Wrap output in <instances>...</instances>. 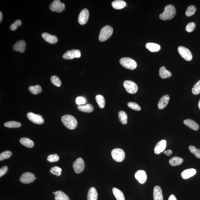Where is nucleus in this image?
<instances>
[{"instance_id": "nucleus-1", "label": "nucleus", "mask_w": 200, "mask_h": 200, "mask_svg": "<svg viewBox=\"0 0 200 200\" xmlns=\"http://www.w3.org/2000/svg\"><path fill=\"white\" fill-rule=\"evenodd\" d=\"M176 14L175 7L171 5H169L165 8L164 12L160 14L159 18L163 20H171L175 17Z\"/></svg>"}, {"instance_id": "nucleus-2", "label": "nucleus", "mask_w": 200, "mask_h": 200, "mask_svg": "<svg viewBox=\"0 0 200 200\" xmlns=\"http://www.w3.org/2000/svg\"><path fill=\"white\" fill-rule=\"evenodd\" d=\"M61 121L64 125L70 130L75 129L78 125L76 118L71 115H66L62 116Z\"/></svg>"}, {"instance_id": "nucleus-3", "label": "nucleus", "mask_w": 200, "mask_h": 200, "mask_svg": "<svg viewBox=\"0 0 200 200\" xmlns=\"http://www.w3.org/2000/svg\"><path fill=\"white\" fill-rule=\"evenodd\" d=\"M113 29L109 25H106L102 28L100 30L99 39L100 42L106 41L112 34Z\"/></svg>"}, {"instance_id": "nucleus-4", "label": "nucleus", "mask_w": 200, "mask_h": 200, "mask_svg": "<svg viewBox=\"0 0 200 200\" xmlns=\"http://www.w3.org/2000/svg\"><path fill=\"white\" fill-rule=\"evenodd\" d=\"M119 62L122 66L128 69L134 70L137 66V64L135 61L129 57H123L120 60Z\"/></svg>"}, {"instance_id": "nucleus-5", "label": "nucleus", "mask_w": 200, "mask_h": 200, "mask_svg": "<svg viewBox=\"0 0 200 200\" xmlns=\"http://www.w3.org/2000/svg\"><path fill=\"white\" fill-rule=\"evenodd\" d=\"M111 155L113 159L117 162H122L125 158V153L124 150L120 148L115 149L112 150Z\"/></svg>"}, {"instance_id": "nucleus-6", "label": "nucleus", "mask_w": 200, "mask_h": 200, "mask_svg": "<svg viewBox=\"0 0 200 200\" xmlns=\"http://www.w3.org/2000/svg\"><path fill=\"white\" fill-rule=\"evenodd\" d=\"M124 86L126 91L129 94H135L138 91V86L137 84L132 81L128 80L125 81Z\"/></svg>"}, {"instance_id": "nucleus-7", "label": "nucleus", "mask_w": 200, "mask_h": 200, "mask_svg": "<svg viewBox=\"0 0 200 200\" xmlns=\"http://www.w3.org/2000/svg\"><path fill=\"white\" fill-rule=\"evenodd\" d=\"M49 9L53 12H61L64 10L65 5L61 2L60 0H55L49 6Z\"/></svg>"}, {"instance_id": "nucleus-8", "label": "nucleus", "mask_w": 200, "mask_h": 200, "mask_svg": "<svg viewBox=\"0 0 200 200\" xmlns=\"http://www.w3.org/2000/svg\"><path fill=\"white\" fill-rule=\"evenodd\" d=\"M179 54L185 60L190 61L192 59V55L189 49L183 46H180L178 48Z\"/></svg>"}, {"instance_id": "nucleus-9", "label": "nucleus", "mask_w": 200, "mask_h": 200, "mask_svg": "<svg viewBox=\"0 0 200 200\" xmlns=\"http://www.w3.org/2000/svg\"><path fill=\"white\" fill-rule=\"evenodd\" d=\"M73 167L76 174H80L84 171L85 168L84 161L82 158H78L73 163Z\"/></svg>"}, {"instance_id": "nucleus-10", "label": "nucleus", "mask_w": 200, "mask_h": 200, "mask_svg": "<svg viewBox=\"0 0 200 200\" xmlns=\"http://www.w3.org/2000/svg\"><path fill=\"white\" fill-rule=\"evenodd\" d=\"M27 118L35 124H42L44 122V119L41 115L38 114H35L32 112H29L27 114Z\"/></svg>"}, {"instance_id": "nucleus-11", "label": "nucleus", "mask_w": 200, "mask_h": 200, "mask_svg": "<svg viewBox=\"0 0 200 200\" xmlns=\"http://www.w3.org/2000/svg\"><path fill=\"white\" fill-rule=\"evenodd\" d=\"M81 57V52L79 50H73L67 51L63 54L62 57L65 60H72L75 58H79Z\"/></svg>"}, {"instance_id": "nucleus-12", "label": "nucleus", "mask_w": 200, "mask_h": 200, "mask_svg": "<svg viewBox=\"0 0 200 200\" xmlns=\"http://www.w3.org/2000/svg\"><path fill=\"white\" fill-rule=\"evenodd\" d=\"M36 179L34 174L32 173L27 172L21 176L20 180L22 183L28 184L33 182Z\"/></svg>"}, {"instance_id": "nucleus-13", "label": "nucleus", "mask_w": 200, "mask_h": 200, "mask_svg": "<svg viewBox=\"0 0 200 200\" xmlns=\"http://www.w3.org/2000/svg\"><path fill=\"white\" fill-rule=\"evenodd\" d=\"M89 17V12L88 9H84L82 11L78 17V22L80 24H85L88 20Z\"/></svg>"}, {"instance_id": "nucleus-14", "label": "nucleus", "mask_w": 200, "mask_h": 200, "mask_svg": "<svg viewBox=\"0 0 200 200\" xmlns=\"http://www.w3.org/2000/svg\"><path fill=\"white\" fill-rule=\"evenodd\" d=\"M135 177L140 184H143L146 181L147 175L145 171L143 170H139L135 174Z\"/></svg>"}, {"instance_id": "nucleus-15", "label": "nucleus", "mask_w": 200, "mask_h": 200, "mask_svg": "<svg viewBox=\"0 0 200 200\" xmlns=\"http://www.w3.org/2000/svg\"><path fill=\"white\" fill-rule=\"evenodd\" d=\"M166 146V142L165 140H162L158 142L154 149L155 154L158 155L162 152L165 150Z\"/></svg>"}, {"instance_id": "nucleus-16", "label": "nucleus", "mask_w": 200, "mask_h": 200, "mask_svg": "<svg viewBox=\"0 0 200 200\" xmlns=\"http://www.w3.org/2000/svg\"><path fill=\"white\" fill-rule=\"evenodd\" d=\"M42 36L46 42L51 44H55L58 41V39L57 36L47 33H43Z\"/></svg>"}, {"instance_id": "nucleus-17", "label": "nucleus", "mask_w": 200, "mask_h": 200, "mask_svg": "<svg viewBox=\"0 0 200 200\" xmlns=\"http://www.w3.org/2000/svg\"><path fill=\"white\" fill-rule=\"evenodd\" d=\"M25 48L26 43L23 40H20L17 42L13 47L14 51L21 53L24 52Z\"/></svg>"}, {"instance_id": "nucleus-18", "label": "nucleus", "mask_w": 200, "mask_h": 200, "mask_svg": "<svg viewBox=\"0 0 200 200\" xmlns=\"http://www.w3.org/2000/svg\"><path fill=\"white\" fill-rule=\"evenodd\" d=\"M153 199L154 200H164L162 190L161 187L156 186L153 189Z\"/></svg>"}, {"instance_id": "nucleus-19", "label": "nucleus", "mask_w": 200, "mask_h": 200, "mask_svg": "<svg viewBox=\"0 0 200 200\" xmlns=\"http://www.w3.org/2000/svg\"><path fill=\"white\" fill-rule=\"evenodd\" d=\"M170 97L168 95L163 96L161 97L158 103V108L159 109H164L168 103Z\"/></svg>"}, {"instance_id": "nucleus-20", "label": "nucleus", "mask_w": 200, "mask_h": 200, "mask_svg": "<svg viewBox=\"0 0 200 200\" xmlns=\"http://www.w3.org/2000/svg\"><path fill=\"white\" fill-rule=\"evenodd\" d=\"M196 171L194 169H188L183 171L181 173L182 178L186 180L193 177L196 174Z\"/></svg>"}, {"instance_id": "nucleus-21", "label": "nucleus", "mask_w": 200, "mask_h": 200, "mask_svg": "<svg viewBox=\"0 0 200 200\" xmlns=\"http://www.w3.org/2000/svg\"><path fill=\"white\" fill-rule=\"evenodd\" d=\"M98 198V193L96 189L94 187H91L88 192V200H97Z\"/></svg>"}, {"instance_id": "nucleus-22", "label": "nucleus", "mask_w": 200, "mask_h": 200, "mask_svg": "<svg viewBox=\"0 0 200 200\" xmlns=\"http://www.w3.org/2000/svg\"><path fill=\"white\" fill-rule=\"evenodd\" d=\"M186 125L195 131H197L199 129V126L197 123L193 120L187 119L183 122Z\"/></svg>"}, {"instance_id": "nucleus-23", "label": "nucleus", "mask_w": 200, "mask_h": 200, "mask_svg": "<svg viewBox=\"0 0 200 200\" xmlns=\"http://www.w3.org/2000/svg\"><path fill=\"white\" fill-rule=\"evenodd\" d=\"M159 75L160 77L162 79L170 78L172 75L171 72L166 69L164 66L161 67L160 68Z\"/></svg>"}, {"instance_id": "nucleus-24", "label": "nucleus", "mask_w": 200, "mask_h": 200, "mask_svg": "<svg viewBox=\"0 0 200 200\" xmlns=\"http://www.w3.org/2000/svg\"><path fill=\"white\" fill-rule=\"evenodd\" d=\"M146 47L150 52H157L161 49V46L158 44L153 43H148L146 45Z\"/></svg>"}, {"instance_id": "nucleus-25", "label": "nucleus", "mask_w": 200, "mask_h": 200, "mask_svg": "<svg viewBox=\"0 0 200 200\" xmlns=\"http://www.w3.org/2000/svg\"><path fill=\"white\" fill-rule=\"evenodd\" d=\"M78 109L79 111L84 112L91 113L93 111L94 107L92 105L88 104L84 106H79L78 107Z\"/></svg>"}, {"instance_id": "nucleus-26", "label": "nucleus", "mask_w": 200, "mask_h": 200, "mask_svg": "<svg viewBox=\"0 0 200 200\" xmlns=\"http://www.w3.org/2000/svg\"><path fill=\"white\" fill-rule=\"evenodd\" d=\"M112 5L115 9H121L125 7L126 4L125 1L122 0H117L113 2Z\"/></svg>"}, {"instance_id": "nucleus-27", "label": "nucleus", "mask_w": 200, "mask_h": 200, "mask_svg": "<svg viewBox=\"0 0 200 200\" xmlns=\"http://www.w3.org/2000/svg\"><path fill=\"white\" fill-rule=\"evenodd\" d=\"M20 142L22 145L28 148H32L34 146V142L27 137H22L20 139Z\"/></svg>"}, {"instance_id": "nucleus-28", "label": "nucleus", "mask_w": 200, "mask_h": 200, "mask_svg": "<svg viewBox=\"0 0 200 200\" xmlns=\"http://www.w3.org/2000/svg\"><path fill=\"white\" fill-rule=\"evenodd\" d=\"M183 161V160L182 158L177 156H174L169 160V163L171 166H175L180 165Z\"/></svg>"}, {"instance_id": "nucleus-29", "label": "nucleus", "mask_w": 200, "mask_h": 200, "mask_svg": "<svg viewBox=\"0 0 200 200\" xmlns=\"http://www.w3.org/2000/svg\"><path fill=\"white\" fill-rule=\"evenodd\" d=\"M55 195V200H70L68 195L60 190L56 192Z\"/></svg>"}, {"instance_id": "nucleus-30", "label": "nucleus", "mask_w": 200, "mask_h": 200, "mask_svg": "<svg viewBox=\"0 0 200 200\" xmlns=\"http://www.w3.org/2000/svg\"><path fill=\"white\" fill-rule=\"evenodd\" d=\"M113 193L117 200H125L124 193L121 190L116 188H113Z\"/></svg>"}, {"instance_id": "nucleus-31", "label": "nucleus", "mask_w": 200, "mask_h": 200, "mask_svg": "<svg viewBox=\"0 0 200 200\" xmlns=\"http://www.w3.org/2000/svg\"><path fill=\"white\" fill-rule=\"evenodd\" d=\"M118 116L120 122L122 124L125 125L127 124L128 116L125 112L121 111L118 113Z\"/></svg>"}, {"instance_id": "nucleus-32", "label": "nucleus", "mask_w": 200, "mask_h": 200, "mask_svg": "<svg viewBox=\"0 0 200 200\" xmlns=\"http://www.w3.org/2000/svg\"><path fill=\"white\" fill-rule=\"evenodd\" d=\"M96 100L99 107L101 109L104 108L105 105V101L103 96L98 95L96 96Z\"/></svg>"}, {"instance_id": "nucleus-33", "label": "nucleus", "mask_w": 200, "mask_h": 200, "mask_svg": "<svg viewBox=\"0 0 200 200\" xmlns=\"http://www.w3.org/2000/svg\"><path fill=\"white\" fill-rule=\"evenodd\" d=\"M29 90L32 94H34V95H37L41 93L42 91L41 86L39 85L30 86L29 88Z\"/></svg>"}, {"instance_id": "nucleus-34", "label": "nucleus", "mask_w": 200, "mask_h": 200, "mask_svg": "<svg viewBox=\"0 0 200 200\" xmlns=\"http://www.w3.org/2000/svg\"><path fill=\"white\" fill-rule=\"evenodd\" d=\"M5 126L8 128H17L20 127L21 124L19 122L16 121H10L5 123Z\"/></svg>"}, {"instance_id": "nucleus-35", "label": "nucleus", "mask_w": 200, "mask_h": 200, "mask_svg": "<svg viewBox=\"0 0 200 200\" xmlns=\"http://www.w3.org/2000/svg\"><path fill=\"white\" fill-rule=\"evenodd\" d=\"M189 149L196 158L200 159V149H199L196 148L194 146L191 145L189 147Z\"/></svg>"}, {"instance_id": "nucleus-36", "label": "nucleus", "mask_w": 200, "mask_h": 200, "mask_svg": "<svg viewBox=\"0 0 200 200\" xmlns=\"http://www.w3.org/2000/svg\"><path fill=\"white\" fill-rule=\"evenodd\" d=\"M196 11V8L195 6L191 5L189 6L186 11V15L188 17H191L194 15Z\"/></svg>"}, {"instance_id": "nucleus-37", "label": "nucleus", "mask_w": 200, "mask_h": 200, "mask_svg": "<svg viewBox=\"0 0 200 200\" xmlns=\"http://www.w3.org/2000/svg\"><path fill=\"white\" fill-rule=\"evenodd\" d=\"M51 82L54 85L57 86V87H60L61 85L62 82L60 78L57 76H53L51 77Z\"/></svg>"}, {"instance_id": "nucleus-38", "label": "nucleus", "mask_w": 200, "mask_h": 200, "mask_svg": "<svg viewBox=\"0 0 200 200\" xmlns=\"http://www.w3.org/2000/svg\"><path fill=\"white\" fill-rule=\"evenodd\" d=\"M62 171V169L61 168L56 166L51 168L50 172L54 175L60 176L61 175Z\"/></svg>"}, {"instance_id": "nucleus-39", "label": "nucleus", "mask_w": 200, "mask_h": 200, "mask_svg": "<svg viewBox=\"0 0 200 200\" xmlns=\"http://www.w3.org/2000/svg\"><path fill=\"white\" fill-rule=\"evenodd\" d=\"M192 92L195 95L200 94V80L193 86L192 89Z\"/></svg>"}, {"instance_id": "nucleus-40", "label": "nucleus", "mask_w": 200, "mask_h": 200, "mask_svg": "<svg viewBox=\"0 0 200 200\" xmlns=\"http://www.w3.org/2000/svg\"><path fill=\"white\" fill-rule=\"evenodd\" d=\"M12 155V152L9 150L6 151L1 153L0 154V161L7 159L10 157Z\"/></svg>"}, {"instance_id": "nucleus-41", "label": "nucleus", "mask_w": 200, "mask_h": 200, "mask_svg": "<svg viewBox=\"0 0 200 200\" xmlns=\"http://www.w3.org/2000/svg\"><path fill=\"white\" fill-rule=\"evenodd\" d=\"M128 106L131 109L136 110V111H140L141 109L140 106L135 102H129L128 103Z\"/></svg>"}, {"instance_id": "nucleus-42", "label": "nucleus", "mask_w": 200, "mask_h": 200, "mask_svg": "<svg viewBox=\"0 0 200 200\" xmlns=\"http://www.w3.org/2000/svg\"><path fill=\"white\" fill-rule=\"evenodd\" d=\"M60 158L57 154H52L48 156L47 160L50 162H55L59 161Z\"/></svg>"}, {"instance_id": "nucleus-43", "label": "nucleus", "mask_w": 200, "mask_h": 200, "mask_svg": "<svg viewBox=\"0 0 200 200\" xmlns=\"http://www.w3.org/2000/svg\"><path fill=\"white\" fill-rule=\"evenodd\" d=\"M196 27V25L194 22H190L186 25V30L188 32H191L194 30Z\"/></svg>"}, {"instance_id": "nucleus-44", "label": "nucleus", "mask_w": 200, "mask_h": 200, "mask_svg": "<svg viewBox=\"0 0 200 200\" xmlns=\"http://www.w3.org/2000/svg\"><path fill=\"white\" fill-rule=\"evenodd\" d=\"M22 22L20 20H17L15 21L14 23H12L10 26V29L12 30H15L17 29V27L21 25Z\"/></svg>"}, {"instance_id": "nucleus-45", "label": "nucleus", "mask_w": 200, "mask_h": 200, "mask_svg": "<svg viewBox=\"0 0 200 200\" xmlns=\"http://www.w3.org/2000/svg\"><path fill=\"white\" fill-rule=\"evenodd\" d=\"M76 102L77 104L78 105L84 104L86 103V100L84 97H78L76 99Z\"/></svg>"}, {"instance_id": "nucleus-46", "label": "nucleus", "mask_w": 200, "mask_h": 200, "mask_svg": "<svg viewBox=\"0 0 200 200\" xmlns=\"http://www.w3.org/2000/svg\"><path fill=\"white\" fill-rule=\"evenodd\" d=\"M8 170V167L7 166H4L0 169V177H1L2 176L5 174L7 172Z\"/></svg>"}, {"instance_id": "nucleus-47", "label": "nucleus", "mask_w": 200, "mask_h": 200, "mask_svg": "<svg viewBox=\"0 0 200 200\" xmlns=\"http://www.w3.org/2000/svg\"><path fill=\"white\" fill-rule=\"evenodd\" d=\"M164 154H165L166 156H170L172 153V151L171 150H168L164 152Z\"/></svg>"}, {"instance_id": "nucleus-48", "label": "nucleus", "mask_w": 200, "mask_h": 200, "mask_svg": "<svg viewBox=\"0 0 200 200\" xmlns=\"http://www.w3.org/2000/svg\"><path fill=\"white\" fill-rule=\"evenodd\" d=\"M168 200H177L175 195H171L169 198Z\"/></svg>"}, {"instance_id": "nucleus-49", "label": "nucleus", "mask_w": 200, "mask_h": 200, "mask_svg": "<svg viewBox=\"0 0 200 200\" xmlns=\"http://www.w3.org/2000/svg\"><path fill=\"white\" fill-rule=\"evenodd\" d=\"M2 19V14L1 12H0V21L1 22Z\"/></svg>"}, {"instance_id": "nucleus-50", "label": "nucleus", "mask_w": 200, "mask_h": 200, "mask_svg": "<svg viewBox=\"0 0 200 200\" xmlns=\"http://www.w3.org/2000/svg\"><path fill=\"white\" fill-rule=\"evenodd\" d=\"M198 107H199V109L200 110V100H199V103H198Z\"/></svg>"}, {"instance_id": "nucleus-51", "label": "nucleus", "mask_w": 200, "mask_h": 200, "mask_svg": "<svg viewBox=\"0 0 200 200\" xmlns=\"http://www.w3.org/2000/svg\"><path fill=\"white\" fill-rule=\"evenodd\" d=\"M53 194H55V192H53Z\"/></svg>"}]
</instances>
